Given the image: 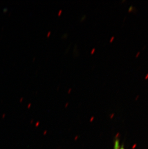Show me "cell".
Here are the masks:
<instances>
[{
    "label": "cell",
    "instance_id": "obj_5",
    "mask_svg": "<svg viewBox=\"0 0 148 149\" xmlns=\"http://www.w3.org/2000/svg\"><path fill=\"white\" fill-rule=\"evenodd\" d=\"M95 48H94V49H93L92 50V51H91V54L93 53L94 52V51H95Z\"/></svg>",
    "mask_w": 148,
    "mask_h": 149
},
{
    "label": "cell",
    "instance_id": "obj_4",
    "mask_svg": "<svg viewBox=\"0 0 148 149\" xmlns=\"http://www.w3.org/2000/svg\"><path fill=\"white\" fill-rule=\"evenodd\" d=\"M140 51L137 53V54L136 55V58H138V56L140 55Z\"/></svg>",
    "mask_w": 148,
    "mask_h": 149
},
{
    "label": "cell",
    "instance_id": "obj_3",
    "mask_svg": "<svg viewBox=\"0 0 148 149\" xmlns=\"http://www.w3.org/2000/svg\"><path fill=\"white\" fill-rule=\"evenodd\" d=\"M114 39H115V37L113 36L112 37H111L110 40V42H112L113 41V40H114Z\"/></svg>",
    "mask_w": 148,
    "mask_h": 149
},
{
    "label": "cell",
    "instance_id": "obj_2",
    "mask_svg": "<svg viewBox=\"0 0 148 149\" xmlns=\"http://www.w3.org/2000/svg\"><path fill=\"white\" fill-rule=\"evenodd\" d=\"M135 9V8L134 7V6H130V7H129V10H128V11H129V12H133V10L134 9Z\"/></svg>",
    "mask_w": 148,
    "mask_h": 149
},
{
    "label": "cell",
    "instance_id": "obj_6",
    "mask_svg": "<svg viewBox=\"0 0 148 149\" xmlns=\"http://www.w3.org/2000/svg\"><path fill=\"white\" fill-rule=\"evenodd\" d=\"M148 78V73L145 76V79H147Z\"/></svg>",
    "mask_w": 148,
    "mask_h": 149
},
{
    "label": "cell",
    "instance_id": "obj_1",
    "mask_svg": "<svg viewBox=\"0 0 148 149\" xmlns=\"http://www.w3.org/2000/svg\"><path fill=\"white\" fill-rule=\"evenodd\" d=\"M114 149H124L123 145H120L118 139H116L115 141Z\"/></svg>",
    "mask_w": 148,
    "mask_h": 149
},
{
    "label": "cell",
    "instance_id": "obj_7",
    "mask_svg": "<svg viewBox=\"0 0 148 149\" xmlns=\"http://www.w3.org/2000/svg\"><path fill=\"white\" fill-rule=\"evenodd\" d=\"M61 12H62L61 10V11H60V12H59V14H58V15H59L60 14V13H61Z\"/></svg>",
    "mask_w": 148,
    "mask_h": 149
}]
</instances>
